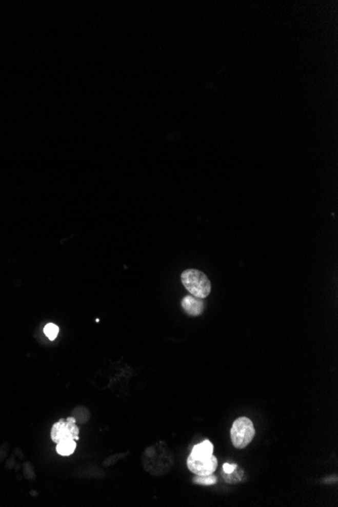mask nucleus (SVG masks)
Instances as JSON below:
<instances>
[{
    "label": "nucleus",
    "instance_id": "7ed1b4c3",
    "mask_svg": "<svg viewBox=\"0 0 338 507\" xmlns=\"http://www.w3.org/2000/svg\"><path fill=\"white\" fill-rule=\"evenodd\" d=\"M231 440L236 449L246 447L255 435V428L252 421L245 416L237 418L231 427Z\"/></svg>",
    "mask_w": 338,
    "mask_h": 507
},
{
    "label": "nucleus",
    "instance_id": "20e7f679",
    "mask_svg": "<svg viewBox=\"0 0 338 507\" xmlns=\"http://www.w3.org/2000/svg\"><path fill=\"white\" fill-rule=\"evenodd\" d=\"M51 438L55 443L65 439L78 440L79 428L76 425L75 418L73 416H70L66 419H60L59 421L54 423L51 430Z\"/></svg>",
    "mask_w": 338,
    "mask_h": 507
},
{
    "label": "nucleus",
    "instance_id": "6e6552de",
    "mask_svg": "<svg viewBox=\"0 0 338 507\" xmlns=\"http://www.w3.org/2000/svg\"><path fill=\"white\" fill-rule=\"evenodd\" d=\"M76 450V440L74 439H65L57 442L56 451L60 456L68 457L72 455Z\"/></svg>",
    "mask_w": 338,
    "mask_h": 507
},
{
    "label": "nucleus",
    "instance_id": "f03ea898",
    "mask_svg": "<svg viewBox=\"0 0 338 507\" xmlns=\"http://www.w3.org/2000/svg\"><path fill=\"white\" fill-rule=\"evenodd\" d=\"M181 279L184 287L190 292V295L196 298L205 299L212 290V285L209 278L198 269L189 268L184 270Z\"/></svg>",
    "mask_w": 338,
    "mask_h": 507
},
{
    "label": "nucleus",
    "instance_id": "f8f14e48",
    "mask_svg": "<svg viewBox=\"0 0 338 507\" xmlns=\"http://www.w3.org/2000/svg\"><path fill=\"white\" fill-rule=\"evenodd\" d=\"M237 469V465L235 464H228V463H225L223 465V471L225 474H231L233 472L235 471Z\"/></svg>",
    "mask_w": 338,
    "mask_h": 507
},
{
    "label": "nucleus",
    "instance_id": "39448f33",
    "mask_svg": "<svg viewBox=\"0 0 338 507\" xmlns=\"http://www.w3.org/2000/svg\"><path fill=\"white\" fill-rule=\"evenodd\" d=\"M187 464H188V470L191 473L197 476H206L213 474L216 471L218 466V459L214 455L204 460L193 459L190 456H188Z\"/></svg>",
    "mask_w": 338,
    "mask_h": 507
},
{
    "label": "nucleus",
    "instance_id": "423d86ee",
    "mask_svg": "<svg viewBox=\"0 0 338 507\" xmlns=\"http://www.w3.org/2000/svg\"><path fill=\"white\" fill-rule=\"evenodd\" d=\"M182 307L188 315L192 317H197L204 312V302L192 295L186 296L182 300Z\"/></svg>",
    "mask_w": 338,
    "mask_h": 507
},
{
    "label": "nucleus",
    "instance_id": "0eeeda50",
    "mask_svg": "<svg viewBox=\"0 0 338 507\" xmlns=\"http://www.w3.org/2000/svg\"><path fill=\"white\" fill-rule=\"evenodd\" d=\"M214 452V445L210 440H204L203 442L196 444L193 446L191 454L189 455L193 459L197 460H204L208 459L213 455Z\"/></svg>",
    "mask_w": 338,
    "mask_h": 507
},
{
    "label": "nucleus",
    "instance_id": "9d476101",
    "mask_svg": "<svg viewBox=\"0 0 338 507\" xmlns=\"http://www.w3.org/2000/svg\"><path fill=\"white\" fill-rule=\"evenodd\" d=\"M192 481L194 484L204 485V486H211V485H214L217 483V478L213 474L206 475V476H197L196 475V477Z\"/></svg>",
    "mask_w": 338,
    "mask_h": 507
},
{
    "label": "nucleus",
    "instance_id": "1a4fd4ad",
    "mask_svg": "<svg viewBox=\"0 0 338 507\" xmlns=\"http://www.w3.org/2000/svg\"><path fill=\"white\" fill-rule=\"evenodd\" d=\"M73 417L75 418L76 423H86L90 417V412L86 407H77L73 411Z\"/></svg>",
    "mask_w": 338,
    "mask_h": 507
},
{
    "label": "nucleus",
    "instance_id": "f257e3e1",
    "mask_svg": "<svg viewBox=\"0 0 338 507\" xmlns=\"http://www.w3.org/2000/svg\"><path fill=\"white\" fill-rule=\"evenodd\" d=\"M143 465L147 472L161 476L171 470L173 457L166 444L162 441L148 447L143 455Z\"/></svg>",
    "mask_w": 338,
    "mask_h": 507
},
{
    "label": "nucleus",
    "instance_id": "9b49d317",
    "mask_svg": "<svg viewBox=\"0 0 338 507\" xmlns=\"http://www.w3.org/2000/svg\"><path fill=\"white\" fill-rule=\"evenodd\" d=\"M44 333L50 340H55L59 333V327L54 323H49L44 328Z\"/></svg>",
    "mask_w": 338,
    "mask_h": 507
}]
</instances>
